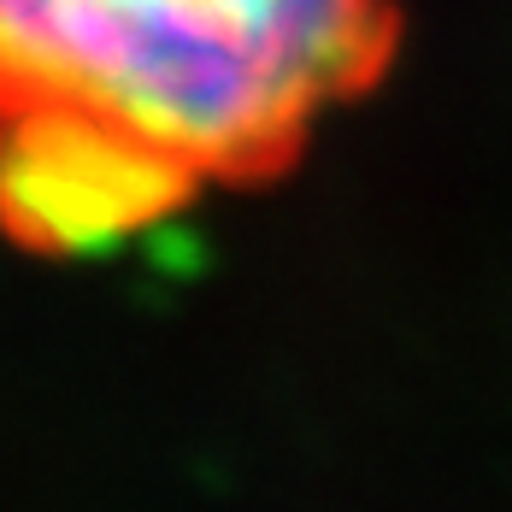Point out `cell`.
<instances>
[{"instance_id": "6da1fadb", "label": "cell", "mask_w": 512, "mask_h": 512, "mask_svg": "<svg viewBox=\"0 0 512 512\" xmlns=\"http://www.w3.org/2000/svg\"><path fill=\"white\" fill-rule=\"evenodd\" d=\"M401 36V0H0V236L95 259L265 189Z\"/></svg>"}]
</instances>
